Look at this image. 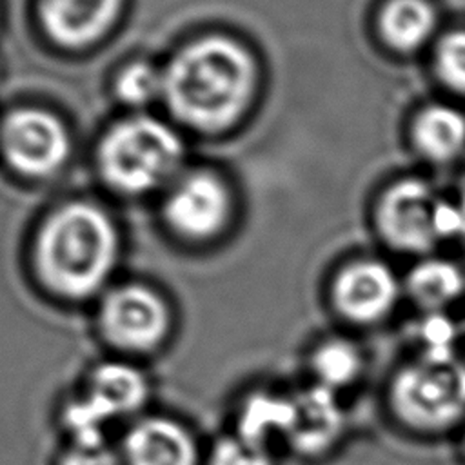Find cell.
Instances as JSON below:
<instances>
[{"label": "cell", "instance_id": "obj_14", "mask_svg": "<svg viewBox=\"0 0 465 465\" xmlns=\"http://www.w3.org/2000/svg\"><path fill=\"white\" fill-rule=\"evenodd\" d=\"M414 140L430 160H450L465 147V116L447 105H430L414 124Z\"/></svg>", "mask_w": 465, "mask_h": 465}, {"label": "cell", "instance_id": "obj_17", "mask_svg": "<svg viewBox=\"0 0 465 465\" xmlns=\"http://www.w3.org/2000/svg\"><path fill=\"white\" fill-rule=\"evenodd\" d=\"M463 285V274L447 260H425L409 274L412 298L429 311H440L443 305L456 300Z\"/></svg>", "mask_w": 465, "mask_h": 465}, {"label": "cell", "instance_id": "obj_23", "mask_svg": "<svg viewBox=\"0 0 465 465\" xmlns=\"http://www.w3.org/2000/svg\"><path fill=\"white\" fill-rule=\"evenodd\" d=\"M62 465H116V460L102 445H98V447H78L76 445L73 450H69L64 456Z\"/></svg>", "mask_w": 465, "mask_h": 465}, {"label": "cell", "instance_id": "obj_10", "mask_svg": "<svg viewBox=\"0 0 465 465\" xmlns=\"http://www.w3.org/2000/svg\"><path fill=\"white\" fill-rule=\"evenodd\" d=\"M122 0H40V20L47 35L65 47L100 40L118 20Z\"/></svg>", "mask_w": 465, "mask_h": 465}, {"label": "cell", "instance_id": "obj_19", "mask_svg": "<svg viewBox=\"0 0 465 465\" xmlns=\"http://www.w3.org/2000/svg\"><path fill=\"white\" fill-rule=\"evenodd\" d=\"M416 340L421 345V360L450 361L454 358L458 329L440 311H430L416 327Z\"/></svg>", "mask_w": 465, "mask_h": 465}, {"label": "cell", "instance_id": "obj_7", "mask_svg": "<svg viewBox=\"0 0 465 465\" xmlns=\"http://www.w3.org/2000/svg\"><path fill=\"white\" fill-rule=\"evenodd\" d=\"M167 307L156 292L142 285H124L107 294L102 327L109 340L127 349H151L165 334Z\"/></svg>", "mask_w": 465, "mask_h": 465}, {"label": "cell", "instance_id": "obj_1", "mask_svg": "<svg viewBox=\"0 0 465 465\" xmlns=\"http://www.w3.org/2000/svg\"><path fill=\"white\" fill-rule=\"evenodd\" d=\"M162 96L189 127L216 133L247 109L256 84L252 56L223 36L200 38L174 54L162 73Z\"/></svg>", "mask_w": 465, "mask_h": 465}, {"label": "cell", "instance_id": "obj_11", "mask_svg": "<svg viewBox=\"0 0 465 465\" xmlns=\"http://www.w3.org/2000/svg\"><path fill=\"white\" fill-rule=\"evenodd\" d=\"M343 429V412L334 391L314 385L292 398L291 445L303 454H318L331 447Z\"/></svg>", "mask_w": 465, "mask_h": 465}, {"label": "cell", "instance_id": "obj_4", "mask_svg": "<svg viewBox=\"0 0 465 465\" xmlns=\"http://www.w3.org/2000/svg\"><path fill=\"white\" fill-rule=\"evenodd\" d=\"M396 416L418 430H443L465 416V363L421 360L403 367L391 385Z\"/></svg>", "mask_w": 465, "mask_h": 465}, {"label": "cell", "instance_id": "obj_20", "mask_svg": "<svg viewBox=\"0 0 465 465\" xmlns=\"http://www.w3.org/2000/svg\"><path fill=\"white\" fill-rule=\"evenodd\" d=\"M163 89V76L151 64L134 62L116 78L118 98L129 105H145Z\"/></svg>", "mask_w": 465, "mask_h": 465}, {"label": "cell", "instance_id": "obj_6", "mask_svg": "<svg viewBox=\"0 0 465 465\" xmlns=\"http://www.w3.org/2000/svg\"><path fill=\"white\" fill-rule=\"evenodd\" d=\"M7 162L29 176H45L62 167L69 154V136L62 122L40 109H16L0 129Z\"/></svg>", "mask_w": 465, "mask_h": 465}, {"label": "cell", "instance_id": "obj_8", "mask_svg": "<svg viewBox=\"0 0 465 465\" xmlns=\"http://www.w3.org/2000/svg\"><path fill=\"white\" fill-rule=\"evenodd\" d=\"M231 196L213 173L198 171L178 180L165 202V218L182 236L202 240L216 234L227 222Z\"/></svg>", "mask_w": 465, "mask_h": 465}, {"label": "cell", "instance_id": "obj_16", "mask_svg": "<svg viewBox=\"0 0 465 465\" xmlns=\"http://www.w3.org/2000/svg\"><path fill=\"white\" fill-rule=\"evenodd\" d=\"M292 423V398L258 392L247 398L238 416V438L263 447L274 434L287 436Z\"/></svg>", "mask_w": 465, "mask_h": 465}, {"label": "cell", "instance_id": "obj_21", "mask_svg": "<svg viewBox=\"0 0 465 465\" xmlns=\"http://www.w3.org/2000/svg\"><path fill=\"white\" fill-rule=\"evenodd\" d=\"M440 76L456 91L465 93V31L447 35L436 53Z\"/></svg>", "mask_w": 465, "mask_h": 465}, {"label": "cell", "instance_id": "obj_3", "mask_svg": "<svg viewBox=\"0 0 465 465\" xmlns=\"http://www.w3.org/2000/svg\"><path fill=\"white\" fill-rule=\"evenodd\" d=\"M183 160L180 136L149 116L127 118L107 131L98 149L102 176L118 191L145 193L167 182Z\"/></svg>", "mask_w": 465, "mask_h": 465}, {"label": "cell", "instance_id": "obj_9", "mask_svg": "<svg viewBox=\"0 0 465 465\" xmlns=\"http://www.w3.org/2000/svg\"><path fill=\"white\" fill-rule=\"evenodd\" d=\"M336 309L349 320L371 323L383 318L398 300V282L380 262H358L345 267L334 282Z\"/></svg>", "mask_w": 465, "mask_h": 465}, {"label": "cell", "instance_id": "obj_13", "mask_svg": "<svg viewBox=\"0 0 465 465\" xmlns=\"http://www.w3.org/2000/svg\"><path fill=\"white\" fill-rule=\"evenodd\" d=\"M147 385L143 376L124 363L98 367L91 380L89 401L105 418L134 411L145 400Z\"/></svg>", "mask_w": 465, "mask_h": 465}, {"label": "cell", "instance_id": "obj_18", "mask_svg": "<svg viewBox=\"0 0 465 465\" xmlns=\"http://www.w3.org/2000/svg\"><path fill=\"white\" fill-rule=\"evenodd\" d=\"M312 371L318 385L334 391L352 383L361 371L358 349L343 340H329L312 354Z\"/></svg>", "mask_w": 465, "mask_h": 465}, {"label": "cell", "instance_id": "obj_15", "mask_svg": "<svg viewBox=\"0 0 465 465\" xmlns=\"http://www.w3.org/2000/svg\"><path fill=\"white\" fill-rule=\"evenodd\" d=\"M380 25L389 45L412 51L432 35L436 15L425 0H391L383 7Z\"/></svg>", "mask_w": 465, "mask_h": 465}, {"label": "cell", "instance_id": "obj_12", "mask_svg": "<svg viewBox=\"0 0 465 465\" xmlns=\"http://www.w3.org/2000/svg\"><path fill=\"white\" fill-rule=\"evenodd\" d=\"M129 465H196V449L180 425L167 420H145L125 440Z\"/></svg>", "mask_w": 465, "mask_h": 465}, {"label": "cell", "instance_id": "obj_2", "mask_svg": "<svg viewBox=\"0 0 465 465\" xmlns=\"http://www.w3.org/2000/svg\"><path fill=\"white\" fill-rule=\"evenodd\" d=\"M118 256L109 216L84 202L56 209L36 238V269L58 294L84 298L104 285Z\"/></svg>", "mask_w": 465, "mask_h": 465}, {"label": "cell", "instance_id": "obj_22", "mask_svg": "<svg viewBox=\"0 0 465 465\" xmlns=\"http://www.w3.org/2000/svg\"><path fill=\"white\" fill-rule=\"evenodd\" d=\"M209 465H272V461L263 447L242 438H223L214 445Z\"/></svg>", "mask_w": 465, "mask_h": 465}, {"label": "cell", "instance_id": "obj_5", "mask_svg": "<svg viewBox=\"0 0 465 465\" xmlns=\"http://www.w3.org/2000/svg\"><path fill=\"white\" fill-rule=\"evenodd\" d=\"M383 236L405 251H427L440 238L465 232L461 211L441 202L418 180H403L391 187L380 203Z\"/></svg>", "mask_w": 465, "mask_h": 465}]
</instances>
